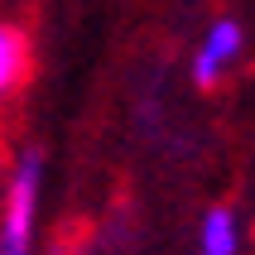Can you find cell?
<instances>
[{
  "mask_svg": "<svg viewBox=\"0 0 255 255\" xmlns=\"http://www.w3.org/2000/svg\"><path fill=\"white\" fill-rule=\"evenodd\" d=\"M241 53H246V29H241V19H231V14L212 19L207 34L198 39V48H193V58H188V77H193V87H198V92L222 87V82H227V72L241 63Z\"/></svg>",
  "mask_w": 255,
  "mask_h": 255,
  "instance_id": "7a4b0ae2",
  "label": "cell"
},
{
  "mask_svg": "<svg viewBox=\"0 0 255 255\" xmlns=\"http://www.w3.org/2000/svg\"><path fill=\"white\" fill-rule=\"evenodd\" d=\"M29 72H34V48H29V34L14 19L0 14V106H10L19 92H24Z\"/></svg>",
  "mask_w": 255,
  "mask_h": 255,
  "instance_id": "3957f363",
  "label": "cell"
},
{
  "mask_svg": "<svg viewBox=\"0 0 255 255\" xmlns=\"http://www.w3.org/2000/svg\"><path fill=\"white\" fill-rule=\"evenodd\" d=\"M246 251V222L236 207H227V202H217V207H207L198 222V251L193 255H241Z\"/></svg>",
  "mask_w": 255,
  "mask_h": 255,
  "instance_id": "277c9868",
  "label": "cell"
},
{
  "mask_svg": "<svg viewBox=\"0 0 255 255\" xmlns=\"http://www.w3.org/2000/svg\"><path fill=\"white\" fill-rule=\"evenodd\" d=\"M43 178H48L43 149L39 144L19 149V159L5 173V188H0V255H34V246H39Z\"/></svg>",
  "mask_w": 255,
  "mask_h": 255,
  "instance_id": "6da1fadb",
  "label": "cell"
}]
</instances>
